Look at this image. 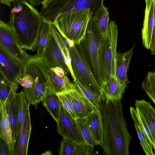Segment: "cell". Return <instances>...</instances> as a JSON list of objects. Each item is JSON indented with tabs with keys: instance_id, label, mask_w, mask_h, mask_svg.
I'll return each mask as SVG.
<instances>
[{
	"instance_id": "26",
	"label": "cell",
	"mask_w": 155,
	"mask_h": 155,
	"mask_svg": "<svg viewBox=\"0 0 155 155\" xmlns=\"http://www.w3.org/2000/svg\"><path fill=\"white\" fill-rule=\"evenodd\" d=\"M0 134L7 143L12 155L13 146L12 130L9 124L6 105L0 102Z\"/></svg>"
},
{
	"instance_id": "14",
	"label": "cell",
	"mask_w": 155,
	"mask_h": 155,
	"mask_svg": "<svg viewBox=\"0 0 155 155\" xmlns=\"http://www.w3.org/2000/svg\"><path fill=\"white\" fill-rule=\"evenodd\" d=\"M64 92L72 103L77 118H84L97 109L76 90Z\"/></svg>"
},
{
	"instance_id": "19",
	"label": "cell",
	"mask_w": 155,
	"mask_h": 155,
	"mask_svg": "<svg viewBox=\"0 0 155 155\" xmlns=\"http://www.w3.org/2000/svg\"><path fill=\"white\" fill-rule=\"evenodd\" d=\"M11 105L16 118L18 135L26 117L30 112L29 105L23 91L16 93Z\"/></svg>"
},
{
	"instance_id": "11",
	"label": "cell",
	"mask_w": 155,
	"mask_h": 155,
	"mask_svg": "<svg viewBox=\"0 0 155 155\" xmlns=\"http://www.w3.org/2000/svg\"><path fill=\"white\" fill-rule=\"evenodd\" d=\"M25 64L0 46V73L9 82L18 81L22 75Z\"/></svg>"
},
{
	"instance_id": "3",
	"label": "cell",
	"mask_w": 155,
	"mask_h": 155,
	"mask_svg": "<svg viewBox=\"0 0 155 155\" xmlns=\"http://www.w3.org/2000/svg\"><path fill=\"white\" fill-rule=\"evenodd\" d=\"M48 67L43 58H39L35 55H29L25 63L23 72L31 77L33 84L30 88L23 87L28 104L37 105L41 101L47 88L49 81Z\"/></svg>"
},
{
	"instance_id": "5",
	"label": "cell",
	"mask_w": 155,
	"mask_h": 155,
	"mask_svg": "<svg viewBox=\"0 0 155 155\" xmlns=\"http://www.w3.org/2000/svg\"><path fill=\"white\" fill-rule=\"evenodd\" d=\"M101 29L94 16L90 19L84 37L80 44L83 53L100 86L103 79L100 62Z\"/></svg>"
},
{
	"instance_id": "31",
	"label": "cell",
	"mask_w": 155,
	"mask_h": 155,
	"mask_svg": "<svg viewBox=\"0 0 155 155\" xmlns=\"http://www.w3.org/2000/svg\"><path fill=\"white\" fill-rule=\"evenodd\" d=\"M76 120L84 142L93 147L98 145L86 124L84 118H77Z\"/></svg>"
},
{
	"instance_id": "9",
	"label": "cell",
	"mask_w": 155,
	"mask_h": 155,
	"mask_svg": "<svg viewBox=\"0 0 155 155\" xmlns=\"http://www.w3.org/2000/svg\"><path fill=\"white\" fill-rule=\"evenodd\" d=\"M0 46L22 62L28 60L29 55L19 44L15 32L9 23L0 21Z\"/></svg>"
},
{
	"instance_id": "21",
	"label": "cell",
	"mask_w": 155,
	"mask_h": 155,
	"mask_svg": "<svg viewBox=\"0 0 155 155\" xmlns=\"http://www.w3.org/2000/svg\"><path fill=\"white\" fill-rule=\"evenodd\" d=\"M130 110L131 118L143 150L147 155H155L152 145L142 124L136 109L130 107Z\"/></svg>"
},
{
	"instance_id": "1",
	"label": "cell",
	"mask_w": 155,
	"mask_h": 155,
	"mask_svg": "<svg viewBox=\"0 0 155 155\" xmlns=\"http://www.w3.org/2000/svg\"><path fill=\"white\" fill-rule=\"evenodd\" d=\"M100 110L104 124L103 143L100 145L108 155H129L132 139L124 118L121 100L101 98Z\"/></svg>"
},
{
	"instance_id": "30",
	"label": "cell",
	"mask_w": 155,
	"mask_h": 155,
	"mask_svg": "<svg viewBox=\"0 0 155 155\" xmlns=\"http://www.w3.org/2000/svg\"><path fill=\"white\" fill-rule=\"evenodd\" d=\"M94 17L98 23L102 35L105 36L109 26V14L107 9L103 5L97 11Z\"/></svg>"
},
{
	"instance_id": "38",
	"label": "cell",
	"mask_w": 155,
	"mask_h": 155,
	"mask_svg": "<svg viewBox=\"0 0 155 155\" xmlns=\"http://www.w3.org/2000/svg\"><path fill=\"white\" fill-rule=\"evenodd\" d=\"M0 154L11 155L8 146L3 137L0 135Z\"/></svg>"
},
{
	"instance_id": "20",
	"label": "cell",
	"mask_w": 155,
	"mask_h": 155,
	"mask_svg": "<svg viewBox=\"0 0 155 155\" xmlns=\"http://www.w3.org/2000/svg\"><path fill=\"white\" fill-rule=\"evenodd\" d=\"M89 130L98 145L103 142L104 124L102 115L99 109L84 118Z\"/></svg>"
},
{
	"instance_id": "24",
	"label": "cell",
	"mask_w": 155,
	"mask_h": 155,
	"mask_svg": "<svg viewBox=\"0 0 155 155\" xmlns=\"http://www.w3.org/2000/svg\"><path fill=\"white\" fill-rule=\"evenodd\" d=\"M76 90L86 98L97 109H100L101 99V95L90 86L80 81L75 78L73 80Z\"/></svg>"
},
{
	"instance_id": "22",
	"label": "cell",
	"mask_w": 155,
	"mask_h": 155,
	"mask_svg": "<svg viewBox=\"0 0 155 155\" xmlns=\"http://www.w3.org/2000/svg\"><path fill=\"white\" fill-rule=\"evenodd\" d=\"M43 106L57 122L60 110V101L56 93L52 89L49 81L45 93L41 101Z\"/></svg>"
},
{
	"instance_id": "15",
	"label": "cell",
	"mask_w": 155,
	"mask_h": 155,
	"mask_svg": "<svg viewBox=\"0 0 155 155\" xmlns=\"http://www.w3.org/2000/svg\"><path fill=\"white\" fill-rule=\"evenodd\" d=\"M134 45L129 50L124 53H117L115 60V76L122 85L127 87L130 83L127 71L133 54Z\"/></svg>"
},
{
	"instance_id": "34",
	"label": "cell",
	"mask_w": 155,
	"mask_h": 155,
	"mask_svg": "<svg viewBox=\"0 0 155 155\" xmlns=\"http://www.w3.org/2000/svg\"><path fill=\"white\" fill-rule=\"evenodd\" d=\"M78 144L63 138L59 152V155H73Z\"/></svg>"
},
{
	"instance_id": "35",
	"label": "cell",
	"mask_w": 155,
	"mask_h": 155,
	"mask_svg": "<svg viewBox=\"0 0 155 155\" xmlns=\"http://www.w3.org/2000/svg\"><path fill=\"white\" fill-rule=\"evenodd\" d=\"M94 148L84 142L78 145L73 155H90L94 154Z\"/></svg>"
},
{
	"instance_id": "25",
	"label": "cell",
	"mask_w": 155,
	"mask_h": 155,
	"mask_svg": "<svg viewBox=\"0 0 155 155\" xmlns=\"http://www.w3.org/2000/svg\"><path fill=\"white\" fill-rule=\"evenodd\" d=\"M0 77V102L5 104H11L19 84L18 81L10 82L1 73Z\"/></svg>"
},
{
	"instance_id": "4",
	"label": "cell",
	"mask_w": 155,
	"mask_h": 155,
	"mask_svg": "<svg viewBox=\"0 0 155 155\" xmlns=\"http://www.w3.org/2000/svg\"><path fill=\"white\" fill-rule=\"evenodd\" d=\"M104 0H52L42 6L40 14L43 21L53 24L75 12L90 8L93 16L103 5Z\"/></svg>"
},
{
	"instance_id": "10",
	"label": "cell",
	"mask_w": 155,
	"mask_h": 155,
	"mask_svg": "<svg viewBox=\"0 0 155 155\" xmlns=\"http://www.w3.org/2000/svg\"><path fill=\"white\" fill-rule=\"evenodd\" d=\"M60 106L59 116L57 122L58 133L63 138L78 145L82 143L84 140L76 120L67 112L61 101Z\"/></svg>"
},
{
	"instance_id": "28",
	"label": "cell",
	"mask_w": 155,
	"mask_h": 155,
	"mask_svg": "<svg viewBox=\"0 0 155 155\" xmlns=\"http://www.w3.org/2000/svg\"><path fill=\"white\" fill-rule=\"evenodd\" d=\"M50 32V23L43 21L40 30L37 44V53L35 55L39 58H43L47 46Z\"/></svg>"
},
{
	"instance_id": "18",
	"label": "cell",
	"mask_w": 155,
	"mask_h": 155,
	"mask_svg": "<svg viewBox=\"0 0 155 155\" xmlns=\"http://www.w3.org/2000/svg\"><path fill=\"white\" fill-rule=\"evenodd\" d=\"M127 87L121 84L115 76H114L101 86V98L112 101L121 100Z\"/></svg>"
},
{
	"instance_id": "7",
	"label": "cell",
	"mask_w": 155,
	"mask_h": 155,
	"mask_svg": "<svg viewBox=\"0 0 155 155\" xmlns=\"http://www.w3.org/2000/svg\"><path fill=\"white\" fill-rule=\"evenodd\" d=\"M118 34L117 26L114 21H111L109 25L106 35L101 36L100 54L103 83L115 76Z\"/></svg>"
},
{
	"instance_id": "13",
	"label": "cell",
	"mask_w": 155,
	"mask_h": 155,
	"mask_svg": "<svg viewBox=\"0 0 155 155\" xmlns=\"http://www.w3.org/2000/svg\"><path fill=\"white\" fill-rule=\"evenodd\" d=\"M48 72L50 85L56 93L76 90L74 83L62 68L48 67Z\"/></svg>"
},
{
	"instance_id": "2",
	"label": "cell",
	"mask_w": 155,
	"mask_h": 155,
	"mask_svg": "<svg viewBox=\"0 0 155 155\" xmlns=\"http://www.w3.org/2000/svg\"><path fill=\"white\" fill-rule=\"evenodd\" d=\"M9 22L21 47L35 51L43 19L40 12L25 0L13 3Z\"/></svg>"
},
{
	"instance_id": "8",
	"label": "cell",
	"mask_w": 155,
	"mask_h": 155,
	"mask_svg": "<svg viewBox=\"0 0 155 155\" xmlns=\"http://www.w3.org/2000/svg\"><path fill=\"white\" fill-rule=\"evenodd\" d=\"M68 45L75 78L90 86L101 95L100 85L84 55L80 44L71 43Z\"/></svg>"
},
{
	"instance_id": "23",
	"label": "cell",
	"mask_w": 155,
	"mask_h": 155,
	"mask_svg": "<svg viewBox=\"0 0 155 155\" xmlns=\"http://www.w3.org/2000/svg\"><path fill=\"white\" fill-rule=\"evenodd\" d=\"M135 105L148 124L155 143V108L144 99L136 100Z\"/></svg>"
},
{
	"instance_id": "37",
	"label": "cell",
	"mask_w": 155,
	"mask_h": 155,
	"mask_svg": "<svg viewBox=\"0 0 155 155\" xmlns=\"http://www.w3.org/2000/svg\"><path fill=\"white\" fill-rule=\"evenodd\" d=\"M154 5V18L153 26L152 33L151 43L150 50L151 55L155 54V0H153Z\"/></svg>"
},
{
	"instance_id": "36",
	"label": "cell",
	"mask_w": 155,
	"mask_h": 155,
	"mask_svg": "<svg viewBox=\"0 0 155 155\" xmlns=\"http://www.w3.org/2000/svg\"><path fill=\"white\" fill-rule=\"evenodd\" d=\"M18 81L19 84L24 88H30L32 87L33 81L31 76L24 72L22 77Z\"/></svg>"
},
{
	"instance_id": "16",
	"label": "cell",
	"mask_w": 155,
	"mask_h": 155,
	"mask_svg": "<svg viewBox=\"0 0 155 155\" xmlns=\"http://www.w3.org/2000/svg\"><path fill=\"white\" fill-rule=\"evenodd\" d=\"M32 126L30 113L26 117L14 147L12 155H26Z\"/></svg>"
},
{
	"instance_id": "42",
	"label": "cell",
	"mask_w": 155,
	"mask_h": 155,
	"mask_svg": "<svg viewBox=\"0 0 155 155\" xmlns=\"http://www.w3.org/2000/svg\"><path fill=\"white\" fill-rule=\"evenodd\" d=\"M42 154L44 155H52L51 152L50 151H47L44 153H42Z\"/></svg>"
},
{
	"instance_id": "32",
	"label": "cell",
	"mask_w": 155,
	"mask_h": 155,
	"mask_svg": "<svg viewBox=\"0 0 155 155\" xmlns=\"http://www.w3.org/2000/svg\"><path fill=\"white\" fill-rule=\"evenodd\" d=\"M5 105L12 130V143L14 147L17 141L18 136L17 124L11 104H7Z\"/></svg>"
},
{
	"instance_id": "12",
	"label": "cell",
	"mask_w": 155,
	"mask_h": 155,
	"mask_svg": "<svg viewBox=\"0 0 155 155\" xmlns=\"http://www.w3.org/2000/svg\"><path fill=\"white\" fill-rule=\"evenodd\" d=\"M43 58L49 68L59 67L67 74H71L63 54L50 27L48 41Z\"/></svg>"
},
{
	"instance_id": "39",
	"label": "cell",
	"mask_w": 155,
	"mask_h": 155,
	"mask_svg": "<svg viewBox=\"0 0 155 155\" xmlns=\"http://www.w3.org/2000/svg\"><path fill=\"white\" fill-rule=\"evenodd\" d=\"M28 2L33 7L39 5L40 4L42 5L45 0H25Z\"/></svg>"
},
{
	"instance_id": "41",
	"label": "cell",
	"mask_w": 155,
	"mask_h": 155,
	"mask_svg": "<svg viewBox=\"0 0 155 155\" xmlns=\"http://www.w3.org/2000/svg\"><path fill=\"white\" fill-rule=\"evenodd\" d=\"M52 0H45L43 3L42 5L43 6H45L49 3Z\"/></svg>"
},
{
	"instance_id": "40",
	"label": "cell",
	"mask_w": 155,
	"mask_h": 155,
	"mask_svg": "<svg viewBox=\"0 0 155 155\" xmlns=\"http://www.w3.org/2000/svg\"><path fill=\"white\" fill-rule=\"evenodd\" d=\"M23 0H0V1L2 4L11 7V3L12 2L15 3Z\"/></svg>"
},
{
	"instance_id": "33",
	"label": "cell",
	"mask_w": 155,
	"mask_h": 155,
	"mask_svg": "<svg viewBox=\"0 0 155 155\" xmlns=\"http://www.w3.org/2000/svg\"><path fill=\"white\" fill-rule=\"evenodd\" d=\"M64 108L74 119L77 118L72 103L64 92L56 93Z\"/></svg>"
},
{
	"instance_id": "17",
	"label": "cell",
	"mask_w": 155,
	"mask_h": 155,
	"mask_svg": "<svg viewBox=\"0 0 155 155\" xmlns=\"http://www.w3.org/2000/svg\"><path fill=\"white\" fill-rule=\"evenodd\" d=\"M145 0L146 7L142 31V38L143 46L149 50L151 43L153 26L154 3L153 0Z\"/></svg>"
},
{
	"instance_id": "6",
	"label": "cell",
	"mask_w": 155,
	"mask_h": 155,
	"mask_svg": "<svg viewBox=\"0 0 155 155\" xmlns=\"http://www.w3.org/2000/svg\"><path fill=\"white\" fill-rule=\"evenodd\" d=\"M93 13L88 8L72 12L54 22L67 44H79L84 38L87 25Z\"/></svg>"
},
{
	"instance_id": "27",
	"label": "cell",
	"mask_w": 155,
	"mask_h": 155,
	"mask_svg": "<svg viewBox=\"0 0 155 155\" xmlns=\"http://www.w3.org/2000/svg\"><path fill=\"white\" fill-rule=\"evenodd\" d=\"M50 27L63 54L65 62L69 69L73 80L75 79V77L71 67L69 46L64 38L57 30L53 24L50 23Z\"/></svg>"
},
{
	"instance_id": "29",
	"label": "cell",
	"mask_w": 155,
	"mask_h": 155,
	"mask_svg": "<svg viewBox=\"0 0 155 155\" xmlns=\"http://www.w3.org/2000/svg\"><path fill=\"white\" fill-rule=\"evenodd\" d=\"M142 88L155 105V71L148 72L142 81Z\"/></svg>"
}]
</instances>
